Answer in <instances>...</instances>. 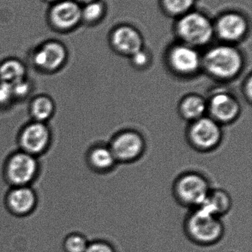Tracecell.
Listing matches in <instances>:
<instances>
[{
    "label": "cell",
    "instance_id": "1",
    "mask_svg": "<svg viewBox=\"0 0 252 252\" xmlns=\"http://www.w3.org/2000/svg\"><path fill=\"white\" fill-rule=\"evenodd\" d=\"M183 231L193 244L200 247H211L221 241L225 227L220 218L199 207L192 209L186 216Z\"/></svg>",
    "mask_w": 252,
    "mask_h": 252
},
{
    "label": "cell",
    "instance_id": "2",
    "mask_svg": "<svg viewBox=\"0 0 252 252\" xmlns=\"http://www.w3.org/2000/svg\"><path fill=\"white\" fill-rule=\"evenodd\" d=\"M244 58L235 47L220 45L209 50L202 59L206 72L216 80L222 81L235 79L244 67Z\"/></svg>",
    "mask_w": 252,
    "mask_h": 252
},
{
    "label": "cell",
    "instance_id": "3",
    "mask_svg": "<svg viewBox=\"0 0 252 252\" xmlns=\"http://www.w3.org/2000/svg\"><path fill=\"white\" fill-rule=\"evenodd\" d=\"M38 158L21 150L12 153L4 164V176L10 187L31 186L39 173Z\"/></svg>",
    "mask_w": 252,
    "mask_h": 252
},
{
    "label": "cell",
    "instance_id": "4",
    "mask_svg": "<svg viewBox=\"0 0 252 252\" xmlns=\"http://www.w3.org/2000/svg\"><path fill=\"white\" fill-rule=\"evenodd\" d=\"M210 190L207 179L194 172L179 176L174 185V195L178 202L192 209L202 205Z\"/></svg>",
    "mask_w": 252,
    "mask_h": 252
},
{
    "label": "cell",
    "instance_id": "5",
    "mask_svg": "<svg viewBox=\"0 0 252 252\" xmlns=\"http://www.w3.org/2000/svg\"><path fill=\"white\" fill-rule=\"evenodd\" d=\"M66 46L57 40H47L34 49L31 63L36 69L45 74L59 72L68 60Z\"/></svg>",
    "mask_w": 252,
    "mask_h": 252
},
{
    "label": "cell",
    "instance_id": "6",
    "mask_svg": "<svg viewBox=\"0 0 252 252\" xmlns=\"http://www.w3.org/2000/svg\"><path fill=\"white\" fill-rule=\"evenodd\" d=\"M177 32L186 45L202 46L211 40L214 28L204 15L189 13L183 15L178 22Z\"/></svg>",
    "mask_w": 252,
    "mask_h": 252
},
{
    "label": "cell",
    "instance_id": "7",
    "mask_svg": "<svg viewBox=\"0 0 252 252\" xmlns=\"http://www.w3.org/2000/svg\"><path fill=\"white\" fill-rule=\"evenodd\" d=\"M17 141L19 150L38 158L50 148L51 130L45 123L31 121L22 126Z\"/></svg>",
    "mask_w": 252,
    "mask_h": 252
},
{
    "label": "cell",
    "instance_id": "8",
    "mask_svg": "<svg viewBox=\"0 0 252 252\" xmlns=\"http://www.w3.org/2000/svg\"><path fill=\"white\" fill-rule=\"evenodd\" d=\"M221 125L209 116L191 123L187 136L191 145L198 151H209L218 146L223 137Z\"/></svg>",
    "mask_w": 252,
    "mask_h": 252
},
{
    "label": "cell",
    "instance_id": "9",
    "mask_svg": "<svg viewBox=\"0 0 252 252\" xmlns=\"http://www.w3.org/2000/svg\"><path fill=\"white\" fill-rule=\"evenodd\" d=\"M47 21L57 32H71L81 22V5L75 0H61L53 3L49 8Z\"/></svg>",
    "mask_w": 252,
    "mask_h": 252
},
{
    "label": "cell",
    "instance_id": "10",
    "mask_svg": "<svg viewBox=\"0 0 252 252\" xmlns=\"http://www.w3.org/2000/svg\"><path fill=\"white\" fill-rule=\"evenodd\" d=\"M109 147L117 162H131L143 154L145 141L139 132L127 130L115 135Z\"/></svg>",
    "mask_w": 252,
    "mask_h": 252
},
{
    "label": "cell",
    "instance_id": "11",
    "mask_svg": "<svg viewBox=\"0 0 252 252\" xmlns=\"http://www.w3.org/2000/svg\"><path fill=\"white\" fill-rule=\"evenodd\" d=\"M239 101L232 93L226 91L217 92L207 101V112L210 118L221 124H229L238 119L241 115Z\"/></svg>",
    "mask_w": 252,
    "mask_h": 252
},
{
    "label": "cell",
    "instance_id": "12",
    "mask_svg": "<svg viewBox=\"0 0 252 252\" xmlns=\"http://www.w3.org/2000/svg\"><path fill=\"white\" fill-rule=\"evenodd\" d=\"M168 63L176 75L192 76L202 67V58L193 47L184 44L171 49L168 55Z\"/></svg>",
    "mask_w": 252,
    "mask_h": 252
},
{
    "label": "cell",
    "instance_id": "13",
    "mask_svg": "<svg viewBox=\"0 0 252 252\" xmlns=\"http://www.w3.org/2000/svg\"><path fill=\"white\" fill-rule=\"evenodd\" d=\"M7 208L17 216H26L35 208L37 196L31 186L11 187L5 198Z\"/></svg>",
    "mask_w": 252,
    "mask_h": 252
},
{
    "label": "cell",
    "instance_id": "14",
    "mask_svg": "<svg viewBox=\"0 0 252 252\" xmlns=\"http://www.w3.org/2000/svg\"><path fill=\"white\" fill-rule=\"evenodd\" d=\"M112 44L117 52L125 56H133L143 49V40L140 33L130 26L117 28L112 33Z\"/></svg>",
    "mask_w": 252,
    "mask_h": 252
},
{
    "label": "cell",
    "instance_id": "15",
    "mask_svg": "<svg viewBox=\"0 0 252 252\" xmlns=\"http://www.w3.org/2000/svg\"><path fill=\"white\" fill-rule=\"evenodd\" d=\"M216 29L222 39L228 41H238L246 33L247 24L241 15L235 13H226L217 21Z\"/></svg>",
    "mask_w": 252,
    "mask_h": 252
},
{
    "label": "cell",
    "instance_id": "16",
    "mask_svg": "<svg viewBox=\"0 0 252 252\" xmlns=\"http://www.w3.org/2000/svg\"><path fill=\"white\" fill-rule=\"evenodd\" d=\"M56 104L47 94H41L33 97L30 102L29 114L31 121L47 124L54 116Z\"/></svg>",
    "mask_w": 252,
    "mask_h": 252
},
{
    "label": "cell",
    "instance_id": "17",
    "mask_svg": "<svg viewBox=\"0 0 252 252\" xmlns=\"http://www.w3.org/2000/svg\"><path fill=\"white\" fill-rule=\"evenodd\" d=\"M232 201L230 195L223 189L210 190L204 202L200 207L211 214L221 218L230 211Z\"/></svg>",
    "mask_w": 252,
    "mask_h": 252
},
{
    "label": "cell",
    "instance_id": "18",
    "mask_svg": "<svg viewBox=\"0 0 252 252\" xmlns=\"http://www.w3.org/2000/svg\"><path fill=\"white\" fill-rule=\"evenodd\" d=\"M179 112L183 119L193 122L205 116L207 112V101L198 94H188L180 101Z\"/></svg>",
    "mask_w": 252,
    "mask_h": 252
},
{
    "label": "cell",
    "instance_id": "19",
    "mask_svg": "<svg viewBox=\"0 0 252 252\" xmlns=\"http://www.w3.org/2000/svg\"><path fill=\"white\" fill-rule=\"evenodd\" d=\"M87 159L90 167L99 172L108 171L117 163L109 147L104 145L93 147L87 153Z\"/></svg>",
    "mask_w": 252,
    "mask_h": 252
},
{
    "label": "cell",
    "instance_id": "20",
    "mask_svg": "<svg viewBox=\"0 0 252 252\" xmlns=\"http://www.w3.org/2000/svg\"><path fill=\"white\" fill-rule=\"evenodd\" d=\"M28 78V69L23 62L16 58H7L0 62V81L12 84Z\"/></svg>",
    "mask_w": 252,
    "mask_h": 252
},
{
    "label": "cell",
    "instance_id": "21",
    "mask_svg": "<svg viewBox=\"0 0 252 252\" xmlns=\"http://www.w3.org/2000/svg\"><path fill=\"white\" fill-rule=\"evenodd\" d=\"M103 4L98 0L81 6V22L93 23L101 19L104 13Z\"/></svg>",
    "mask_w": 252,
    "mask_h": 252
},
{
    "label": "cell",
    "instance_id": "22",
    "mask_svg": "<svg viewBox=\"0 0 252 252\" xmlns=\"http://www.w3.org/2000/svg\"><path fill=\"white\" fill-rule=\"evenodd\" d=\"M12 93L15 103L23 101L31 96L34 90L33 82L28 78L12 84Z\"/></svg>",
    "mask_w": 252,
    "mask_h": 252
},
{
    "label": "cell",
    "instance_id": "23",
    "mask_svg": "<svg viewBox=\"0 0 252 252\" xmlns=\"http://www.w3.org/2000/svg\"><path fill=\"white\" fill-rule=\"evenodd\" d=\"M166 10L171 14H186L194 4V0H163Z\"/></svg>",
    "mask_w": 252,
    "mask_h": 252
},
{
    "label": "cell",
    "instance_id": "24",
    "mask_svg": "<svg viewBox=\"0 0 252 252\" xmlns=\"http://www.w3.org/2000/svg\"><path fill=\"white\" fill-rule=\"evenodd\" d=\"M88 244L85 237L72 234L65 240V250L67 252H85Z\"/></svg>",
    "mask_w": 252,
    "mask_h": 252
},
{
    "label": "cell",
    "instance_id": "25",
    "mask_svg": "<svg viewBox=\"0 0 252 252\" xmlns=\"http://www.w3.org/2000/svg\"><path fill=\"white\" fill-rule=\"evenodd\" d=\"M11 85L0 81V109H5L14 103Z\"/></svg>",
    "mask_w": 252,
    "mask_h": 252
},
{
    "label": "cell",
    "instance_id": "26",
    "mask_svg": "<svg viewBox=\"0 0 252 252\" xmlns=\"http://www.w3.org/2000/svg\"><path fill=\"white\" fill-rule=\"evenodd\" d=\"M130 58H131V62L133 66L138 69L147 67L148 65L150 63V57L149 54L143 49L136 52L133 56H130Z\"/></svg>",
    "mask_w": 252,
    "mask_h": 252
},
{
    "label": "cell",
    "instance_id": "27",
    "mask_svg": "<svg viewBox=\"0 0 252 252\" xmlns=\"http://www.w3.org/2000/svg\"><path fill=\"white\" fill-rule=\"evenodd\" d=\"M85 252H117L110 243L105 241H96L87 246Z\"/></svg>",
    "mask_w": 252,
    "mask_h": 252
},
{
    "label": "cell",
    "instance_id": "28",
    "mask_svg": "<svg viewBox=\"0 0 252 252\" xmlns=\"http://www.w3.org/2000/svg\"><path fill=\"white\" fill-rule=\"evenodd\" d=\"M243 93H244L245 98L250 103H251L252 96V79L251 75H250L248 78H247L245 81H244V85H243Z\"/></svg>",
    "mask_w": 252,
    "mask_h": 252
},
{
    "label": "cell",
    "instance_id": "29",
    "mask_svg": "<svg viewBox=\"0 0 252 252\" xmlns=\"http://www.w3.org/2000/svg\"><path fill=\"white\" fill-rule=\"evenodd\" d=\"M77 2L79 3L80 4H87V3L90 2V1H95V0H75Z\"/></svg>",
    "mask_w": 252,
    "mask_h": 252
},
{
    "label": "cell",
    "instance_id": "30",
    "mask_svg": "<svg viewBox=\"0 0 252 252\" xmlns=\"http://www.w3.org/2000/svg\"><path fill=\"white\" fill-rule=\"evenodd\" d=\"M44 1L50 3V4H53V3L57 2V1H61V0H44Z\"/></svg>",
    "mask_w": 252,
    "mask_h": 252
}]
</instances>
